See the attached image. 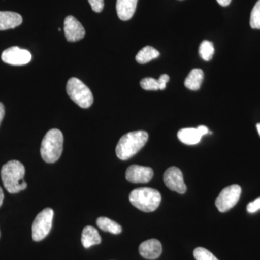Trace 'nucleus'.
Segmentation results:
<instances>
[{"mask_svg": "<svg viewBox=\"0 0 260 260\" xmlns=\"http://www.w3.org/2000/svg\"><path fill=\"white\" fill-rule=\"evenodd\" d=\"M25 167L18 160H10L1 169V177L5 189L10 194H16L27 188V183L24 181Z\"/></svg>", "mask_w": 260, "mask_h": 260, "instance_id": "f257e3e1", "label": "nucleus"}, {"mask_svg": "<svg viewBox=\"0 0 260 260\" xmlns=\"http://www.w3.org/2000/svg\"><path fill=\"white\" fill-rule=\"evenodd\" d=\"M148 140V134L145 131L130 132L123 135L116 145V153L122 160H128L138 153Z\"/></svg>", "mask_w": 260, "mask_h": 260, "instance_id": "f03ea898", "label": "nucleus"}, {"mask_svg": "<svg viewBox=\"0 0 260 260\" xmlns=\"http://www.w3.org/2000/svg\"><path fill=\"white\" fill-rule=\"evenodd\" d=\"M131 204L140 210L146 213L155 211L161 202V194L156 189L142 187L134 189L130 193Z\"/></svg>", "mask_w": 260, "mask_h": 260, "instance_id": "7ed1b4c3", "label": "nucleus"}, {"mask_svg": "<svg viewBox=\"0 0 260 260\" xmlns=\"http://www.w3.org/2000/svg\"><path fill=\"white\" fill-rule=\"evenodd\" d=\"M64 137L59 129H52L44 136L41 146V155L44 161L53 164L59 160L63 150Z\"/></svg>", "mask_w": 260, "mask_h": 260, "instance_id": "20e7f679", "label": "nucleus"}, {"mask_svg": "<svg viewBox=\"0 0 260 260\" xmlns=\"http://www.w3.org/2000/svg\"><path fill=\"white\" fill-rule=\"evenodd\" d=\"M67 93L75 104L83 109H88L93 104V95L91 90L78 78H72L68 80Z\"/></svg>", "mask_w": 260, "mask_h": 260, "instance_id": "39448f33", "label": "nucleus"}, {"mask_svg": "<svg viewBox=\"0 0 260 260\" xmlns=\"http://www.w3.org/2000/svg\"><path fill=\"white\" fill-rule=\"evenodd\" d=\"M54 211L45 208L38 214L32 225V238L35 242H40L47 237L52 227Z\"/></svg>", "mask_w": 260, "mask_h": 260, "instance_id": "423d86ee", "label": "nucleus"}, {"mask_svg": "<svg viewBox=\"0 0 260 260\" xmlns=\"http://www.w3.org/2000/svg\"><path fill=\"white\" fill-rule=\"evenodd\" d=\"M242 194V188L237 184L223 189L215 200V205L221 213L229 211L237 204Z\"/></svg>", "mask_w": 260, "mask_h": 260, "instance_id": "0eeeda50", "label": "nucleus"}, {"mask_svg": "<svg viewBox=\"0 0 260 260\" xmlns=\"http://www.w3.org/2000/svg\"><path fill=\"white\" fill-rule=\"evenodd\" d=\"M31 59V54L28 50L20 49L18 47L7 49L2 54V60L6 64L15 66L28 64Z\"/></svg>", "mask_w": 260, "mask_h": 260, "instance_id": "6e6552de", "label": "nucleus"}, {"mask_svg": "<svg viewBox=\"0 0 260 260\" xmlns=\"http://www.w3.org/2000/svg\"><path fill=\"white\" fill-rule=\"evenodd\" d=\"M164 181L166 186L172 191H177L179 194H184L186 191L183 174L179 168H169L164 173Z\"/></svg>", "mask_w": 260, "mask_h": 260, "instance_id": "1a4fd4ad", "label": "nucleus"}, {"mask_svg": "<svg viewBox=\"0 0 260 260\" xmlns=\"http://www.w3.org/2000/svg\"><path fill=\"white\" fill-rule=\"evenodd\" d=\"M153 177V171L151 168L132 165L126 171V179L133 184H146Z\"/></svg>", "mask_w": 260, "mask_h": 260, "instance_id": "9d476101", "label": "nucleus"}, {"mask_svg": "<svg viewBox=\"0 0 260 260\" xmlns=\"http://www.w3.org/2000/svg\"><path fill=\"white\" fill-rule=\"evenodd\" d=\"M64 31L65 37L69 42L81 40L85 35V30L82 24L72 15H68L65 18Z\"/></svg>", "mask_w": 260, "mask_h": 260, "instance_id": "9b49d317", "label": "nucleus"}, {"mask_svg": "<svg viewBox=\"0 0 260 260\" xmlns=\"http://www.w3.org/2000/svg\"><path fill=\"white\" fill-rule=\"evenodd\" d=\"M162 244L155 239L142 243L139 247L140 255L147 259H158L162 253Z\"/></svg>", "mask_w": 260, "mask_h": 260, "instance_id": "f8f14e48", "label": "nucleus"}, {"mask_svg": "<svg viewBox=\"0 0 260 260\" xmlns=\"http://www.w3.org/2000/svg\"><path fill=\"white\" fill-rule=\"evenodd\" d=\"M138 0H117L116 12L118 17L121 20H129L133 18L136 10Z\"/></svg>", "mask_w": 260, "mask_h": 260, "instance_id": "ddd939ff", "label": "nucleus"}, {"mask_svg": "<svg viewBox=\"0 0 260 260\" xmlns=\"http://www.w3.org/2000/svg\"><path fill=\"white\" fill-rule=\"evenodd\" d=\"M23 23V18L18 13L0 11V30L16 28Z\"/></svg>", "mask_w": 260, "mask_h": 260, "instance_id": "4468645a", "label": "nucleus"}, {"mask_svg": "<svg viewBox=\"0 0 260 260\" xmlns=\"http://www.w3.org/2000/svg\"><path fill=\"white\" fill-rule=\"evenodd\" d=\"M81 242L84 247L88 249L90 246L100 244L102 242V238L96 229L88 225L84 228L82 233Z\"/></svg>", "mask_w": 260, "mask_h": 260, "instance_id": "2eb2a0df", "label": "nucleus"}, {"mask_svg": "<svg viewBox=\"0 0 260 260\" xmlns=\"http://www.w3.org/2000/svg\"><path fill=\"white\" fill-rule=\"evenodd\" d=\"M177 136L181 143L189 145L198 144L202 138L198 129L195 128L181 129L178 132Z\"/></svg>", "mask_w": 260, "mask_h": 260, "instance_id": "dca6fc26", "label": "nucleus"}, {"mask_svg": "<svg viewBox=\"0 0 260 260\" xmlns=\"http://www.w3.org/2000/svg\"><path fill=\"white\" fill-rule=\"evenodd\" d=\"M204 78V73L201 69H193L186 77L184 85L191 90H198L200 88Z\"/></svg>", "mask_w": 260, "mask_h": 260, "instance_id": "f3484780", "label": "nucleus"}, {"mask_svg": "<svg viewBox=\"0 0 260 260\" xmlns=\"http://www.w3.org/2000/svg\"><path fill=\"white\" fill-rule=\"evenodd\" d=\"M96 224L99 229H102L104 232H109L111 234H119L122 231L119 224L107 217H100L98 218Z\"/></svg>", "mask_w": 260, "mask_h": 260, "instance_id": "a211bd4d", "label": "nucleus"}, {"mask_svg": "<svg viewBox=\"0 0 260 260\" xmlns=\"http://www.w3.org/2000/svg\"><path fill=\"white\" fill-rule=\"evenodd\" d=\"M160 53L155 48L147 46L141 49L136 56V61L140 64H146L154 59H156Z\"/></svg>", "mask_w": 260, "mask_h": 260, "instance_id": "6ab92c4d", "label": "nucleus"}, {"mask_svg": "<svg viewBox=\"0 0 260 260\" xmlns=\"http://www.w3.org/2000/svg\"><path fill=\"white\" fill-rule=\"evenodd\" d=\"M215 53V48L213 43L208 40L203 41L200 44L199 54L200 57L205 61H210L213 58Z\"/></svg>", "mask_w": 260, "mask_h": 260, "instance_id": "aec40b11", "label": "nucleus"}, {"mask_svg": "<svg viewBox=\"0 0 260 260\" xmlns=\"http://www.w3.org/2000/svg\"><path fill=\"white\" fill-rule=\"evenodd\" d=\"M250 25L251 28L260 29V0H258L251 11Z\"/></svg>", "mask_w": 260, "mask_h": 260, "instance_id": "412c9836", "label": "nucleus"}, {"mask_svg": "<svg viewBox=\"0 0 260 260\" xmlns=\"http://www.w3.org/2000/svg\"><path fill=\"white\" fill-rule=\"evenodd\" d=\"M194 256L196 260H218L213 253L203 247H198L194 249Z\"/></svg>", "mask_w": 260, "mask_h": 260, "instance_id": "4be33fe9", "label": "nucleus"}, {"mask_svg": "<svg viewBox=\"0 0 260 260\" xmlns=\"http://www.w3.org/2000/svg\"><path fill=\"white\" fill-rule=\"evenodd\" d=\"M140 85L145 90H158V80L152 78H145L140 81Z\"/></svg>", "mask_w": 260, "mask_h": 260, "instance_id": "5701e85b", "label": "nucleus"}, {"mask_svg": "<svg viewBox=\"0 0 260 260\" xmlns=\"http://www.w3.org/2000/svg\"><path fill=\"white\" fill-rule=\"evenodd\" d=\"M92 10L95 13H101L104 8V0H88Z\"/></svg>", "mask_w": 260, "mask_h": 260, "instance_id": "b1692460", "label": "nucleus"}, {"mask_svg": "<svg viewBox=\"0 0 260 260\" xmlns=\"http://www.w3.org/2000/svg\"><path fill=\"white\" fill-rule=\"evenodd\" d=\"M246 210H247L248 213H254L257 212L258 210H260V197L256 198L255 200L253 202H251L246 207Z\"/></svg>", "mask_w": 260, "mask_h": 260, "instance_id": "393cba45", "label": "nucleus"}, {"mask_svg": "<svg viewBox=\"0 0 260 260\" xmlns=\"http://www.w3.org/2000/svg\"><path fill=\"white\" fill-rule=\"evenodd\" d=\"M159 90H164L167 87V83L169 81V76L167 74L162 75L158 80Z\"/></svg>", "mask_w": 260, "mask_h": 260, "instance_id": "a878e982", "label": "nucleus"}, {"mask_svg": "<svg viewBox=\"0 0 260 260\" xmlns=\"http://www.w3.org/2000/svg\"><path fill=\"white\" fill-rule=\"evenodd\" d=\"M197 129H198V132H199V133L202 137H203V135L208 134V133H209V129H208V127L205 126H199L197 128Z\"/></svg>", "mask_w": 260, "mask_h": 260, "instance_id": "bb28decb", "label": "nucleus"}, {"mask_svg": "<svg viewBox=\"0 0 260 260\" xmlns=\"http://www.w3.org/2000/svg\"><path fill=\"white\" fill-rule=\"evenodd\" d=\"M5 113V111L4 105L0 102V125H1L2 121H3V119H4Z\"/></svg>", "mask_w": 260, "mask_h": 260, "instance_id": "cd10ccee", "label": "nucleus"}, {"mask_svg": "<svg viewBox=\"0 0 260 260\" xmlns=\"http://www.w3.org/2000/svg\"><path fill=\"white\" fill-rule=\"evenodd\" d=\"M219 5L223 7H226L228 5H230L232 3V0H217Z\"/></svg>", "mask_w": 260, "mask_h": 260, "instance_id": "c85d7f7f", "label": "nucleus"}, {"mask_svg": "<svg viewBox=\"0 0 260 260\" xmlns=\"http://www.w3.org/2000/svg\"><path fill=\"white\" fill-rule=\"evenodd\" d=\"M4 192H3V189L0 187V207L2 206L3 203V200H4Z\"/></svg>", "mask_w": 260, "mask_h": 260, "instance_id": "c756f323", "label": "nucleus"}, {"mask_svg": "<svg viewBox=\"0 0 260 260\" xmlns=\"http://www.w3.org/2000/svg\"><path fill=\"white\" fill-rule=\"evenodd\" d=\"M256 129H257L258 133H259L260 136V123L256 124Z\"/></svg>", "mask_w": 260, "mask_h": 260, "instance_id": "7c9ffc66", "label": "nucleus"}]
</instances>
